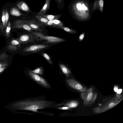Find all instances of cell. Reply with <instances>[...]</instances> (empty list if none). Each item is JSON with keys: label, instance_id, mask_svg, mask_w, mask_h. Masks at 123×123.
I'll return each mask as SVG.
<instances>
[{"label": "cell", "instance_id": "cell-19", "mask_svg": "<svg viewBox=\"0 0 123 123\" xmlns=\"http://www.w3.org/2000/svg\"><path fill=\"white\" fill-rule=\"evenodd\" d=\"M5 28L4 31L5 34L7 38H8L10 36L11 29V23L10 21H8Z\"/></svg>", "mask_w": 123, "mask_h": 123}, {"label": "cell", "instance_id": "cell-27", "mask_svg": "<svg viewBox=\"0 0 123 123\" xmlns=\"http://www.w3.org/2000/svg\"><path fill=\"white\" fill-rule=\"evenodd\" d=\"M76 7L78 9L80 10L83 9L84 10V8L85 10H86L87 9V7L85 6H81L80 4L77 3L76 4Z\"/></svg>", "mask_w": 123, "mask_h": 123}, {"label": "cell", "instance_id": "cell-9", "mask_svg": "<svg viewBox=\"0 0 123 123\" xmlns=\"http://www.w3.org/2000/svg\"><path fill=\"white\" fill-rule=\"evenodd\" d=\"M30 77L38 84L47 88H49L50 86L46 80L44 78L37 74L31 72L30 71L28 72Z\"/></svg>", "mask_w": 123, "mask_h": 123}, {"label": "cell", "instance_id": "cell-18", "mask_svg": "<svg viewBox=\"0 0 123 123\" xmlns=\"http://www.w3.org/2000/svg\"><path fill=\"white\" fill-rule=\"evenodd\" d=\"M35 17L39 22L43 24L48 22L49 21L45 18L39 15H35Z\"/></svg>", "mask_w": 123, "mask_h": 123}, {"label": "cell", "instance_id": "cell-4", "mask_svg": "<svg viewBox=\"0 0 123 123\" xmlns=\"http://www.w3.org/2000/svg\"><path fill=\"white\" fill-rule=\"evenodd\" d=\"M30 33L36 35L39 37L40 41L45 40L43 42L44 44H56L64 42L65 39L57 37L45 35L40 32H34L31 30L28 31Z\"/></svg>", "mask_w": 123, "mask_h": 123}, {"label": "cell", "instance_id": "cell-23", "mask_svg": "<svg viewBox=\"0 0 123 123\" xmlns=\"http://www.w3.org/2000/svg\"><path fill=\"white\" fill-rule=\"evenodd\" d=\"M42 55L49 64L51 65L53 64V62L50 57L47 54L43 52L42 53Z\"/></svg>", "mask_w": 123, "mask_h": 123}, {"label": "cell", "instance_id": "cell-15", "mask_svg": "<svg viewBox=\"0 0 123 123\" xmlns=\"http://www.w3.org/2000/svg\"><path fill=\"white\" fill-rule=\"evenodd\" d=\"M59 67L63 73L68 77L71 74V72L68 68L65 65L60 63L59 64Z\"/></svg>", "mask_w": 123, "mask_h": 123}, {"label": "cell", "instance_id": "cell-5", "mask_svg": "<svg viewBox=\"0 0 123 123\" xmlns=\"http://www.w3.org/2000/svg\"><path fill=\"white\" fill-rule=\"evenodd\" d=\"M16 40L20 43L24 44L30 42L35 43L36 42L40 41L38 36L31 33L22 34Z\"/></svg>", "mask_w": 123, "mask_h": 123}, {"label": "cell", "instance_id": "cell-26", "mask_svg": "<svg viewBox=\"0 0 123 123\" xmlns=\"http://www.w3.org/2000/svg\"><path fill=\"white\" fill-rule=\"evenodd\" d=\"M18 47L20 48L18 46L11 44L7 46V48L11 50L15 51L18 49Z\"/></svg>", "mask_w": 123, "mask_h": 123}, {"label": "cell", "instance_id": "cell-33", "mask_svg": "<svg viewBox=\"0 0 123 123\" xmlns=\"http://www.w3.org/2000/svg\"><path fill=\"white\" fill-rule=\"evenodd\" d=\"M99 5L100 7H102L103 6L104 1L103 0H100L99 2Z\"/></svg>", "mask_w": 123, "mask_h": 123}, {"label": "cell", "instance_id": "cell-1", "mask_svg": "<svg viewBox=\"0 0 123 123\" xmlns=\"http://www.w3.org/2000/svg\"><path fill=\"white\" fill-rule=\"evenodd\" d=\"M52 104L49 101L39 98L25 99L11 102L6 105V108L16 113L24 111L37 112L38 109L49 107Z\"/></svg>", "mask_w": 123, "mask_h": 123}, {"label": "cell", "instance_id": "cell-3", "mask_svg": "<svg viewBox=\"0 0 123 123\" xmlns=\"http://www.w3.org/2000/svg\"><path fill=\"white\" fill-rule=\"evenodd\" d=\"M97 95V93L91 87L85 91L81 92L80 96L83 101V104L88 105L93 104L96 100Z\"/></svg>", "mask_w": 123, "mask_h": 123}, {"label": "cell", "instance_id": "cell-25", "mask_svg": "<svg viewBox=\"0 0 123 123\" xmlns=\"http://www.w3.org/2000/svg\"><path fill=\"white\" fill-rule=\"evenodd\" d=\"M10 43L12 45L17 46L20 48V43L17 40L13 39L11 41Z\"/></svg>", "mask_w": 123, "mask_h": 123}, {"label": "cell", "instance_id": "cell-29", "mask_svg": "<svg viewBox=\"0 0 123 123\" xmlns=\"http://www.w3.org/2000/svg\"><path fill=\"white\" fill-rule=\"evenodd\" d=\"M85 33L84 32L82 33L79 37V41L80 42L85 37Z\"/></svg>", "mask_w": 123, "mask_h": 123}, {"label": "cell", "instance_id": "cell-34", "mask_svg": "<svg viewBox=\"0 0 123 123\" xmlns=\"http://www.w3.org/2000/svg\"><path fill=\"white\" fill-rule=\"evenodd\" d=\"M122 91V89H118L117 92V93L118 94H119L121 93Z\"/></svg>", "mask_w": 123, "mask_h": 123}, {"label": "cell", "instance_id": "cell-31", "mask_svg": "<svg viewBox=\"0 0 123 123\" xmlns=\"http://www.w3.org/2000/svg\"><path fill=\"white\" fill-rule=\"evenodd\" d=\"M57 108L60 110H68L70 108L68 107L65 106H64L62 107H57Z\"/></svg>", "mask_w": 123, "mask_h": 123}, {"label": "cell", "instance_id": "cell-28", "mask_svg": "<svg viewBox=\"0 0 123 123\" xmlns=\"http://www.w3.org/2000/svg\"><path fill=\"white\" fill-rule=\"evenodd\" d=\"M9 56L6 53H3L0 55V60L7 58Z\"/></svg>", "mask_w": 123, "mask_h": 123}, {"label": "cell", "instance_id": "cell-17", "mask_svg": "<svg viewBox=\"0 0 123 123\" xmlns=\"http://www.w3.org/2000/svg\"><path fill=\"white\" fill-rule=\"evenodd\" d=\"M10 13L11 15L16 16H20L22 15V13L18 9L14 7L11 10Z\"/></svg>", "mask_w": 123, "mask_h": 123}, {"label": "cell", "instance_id": "cell-36", "mask_svg": "<svg viewBox=\"0 0 123 123\" xmlns=\"http://www.w3.org/2000/svg\"><path fill=\"white\" fill-rule=\"evenodd\" d=\"M58 4H60L62 3L63 0H56Z\"/></svg>", "mask_w": 123, "mask_h": 123}, {"label": "cell", "instance_id": "cell-35", "mask_svg": "<svg viewBox=\"0 0 123 123\" xmlns=\"http://www.w3.org/2000/svg\"><path fill=\"white\" fill-rule=\"evenodd\" d=\"M118 86H117L115 85L114 88V91L115 92H117L118 89Z\"/></svg>", "mask_w": 123, "mask_h": 123}, {"label": "cell", "instance_id": "cell-12", "mask_svg": "<svg viewBox=\"0 0 123 123\" xmlns=\"http://www.w3.org/2000/svg\"><path fill=\"white\" fill-rule=\"evenodd\" d=\"M79 102L77 100H73L69 101L64 103H62L61 104L56 105L58 106H62L68 107L70 108H74L77 107L79 105Z\"/></svg>", "mask_w": 123, "mask_h": 123}, {"label": "cell", "instance_id": "cell-10", "mask_svg": "<svg viewBox=\"0 0 123 123\" xmlns=\"http://www.w3.org/2000/svg\"><path fill=\"white\" fill-rule=\"evenodd\" d=\"M12 28L22 29L28 31L33 30L26 23L25 20L19 19L15 21L13 24Z\"/></svg>", "mask_w": 123, "mask_h": 123}, {"label": "cell", "instance_id": "cell-2", "mask_svg": "<svg viewBox=\"0 0 123 123\" xmlns=\"http://www.w3.org/2000/svg\"><path fill=\"white\" fill-rule=\"evenodd\" d=\"M122 96L116 95V96L111 98L104 104H100L97 107L94 108L93 111L95 114H99L105 112L113 108L117 105L123 99Z\"/></svg>", "mask_w": 123, "mask_h": 123}, {"label": "cell", "instance_id": "cell-21", "mask_svg": "<svg viewBox=\"0 0 123 123\" xmlns=\"http://www.w3.org/2000/svg\"><path fill=\"white\" fill-rule=\"evenodd\" d=\"M60 28L62 29L67 32L71 34H75L78 32L76 31L64 26L61 27Z\"/></svg>", "mask_w": 123, "mask_h": 123}, {"label": "cell", "instance_id": "cell-30", "mask_svg": "<svg viewBox=\"0 0 123 123\" xmlns=\"http://www.w3.org/2000/svg\"><path fill=\"white\" fill-rule=\"evenodd\" d=\"M8 64L6 62H0V68L7 66Z\"/></svg>", "mask_w": 123, "mask_h": 123}, {"label": "cell", "instance_id": "cell-22", "mask_svg": "<svg viewBox=\"0 0 123 123\" xmlns=\"http://www.w3.org/2000/svg\"><path fill=\"white\" fill-rule=\"evenodd\" d=\"M30 71L33 73L40 75L42 74L43 72V69L42 67L37 68L34 70Z\"/></svg>", "mask_w": 123, "mask_h": 123}, {"label": "cell", "instance_id": "cell-13", "mask_svg": "<svg viewBox=\"0 0 123 123\" xmlns=\"http://www.w3.org/2000/svg\"><path fill=\"white\" fill-rule=\"evenodd\" d=\"M50 1V0H46L43 6L37 15L41 16L45 15L49 9Z\"/></svg>", "mask_w": 123, "mask_h": 123}, {"label": "cell", "instance_id": "cell-14", "mask_svg": "<svg viewBox=\"0 0 123 123\" xmlns=\"http://www.w3.org/2000/svg\"><path fill=\"white\" fill-rule=\"evenodd\" d=\"M17 7L20 9L27 12H31V9L27 4L25 2L20 1L17 4Z\"/></svg>", "mask_w": 123, "mask_h": 123}, {"label": "cell", "instance_id": "cell-32", "mask_svg": "<svg viewBox=\"0 0 123 123\" xmlns=\"http://www.w3.org/2000/svg\"><path fill=\"white\" fill-rule=\"evenodd\" d=\"M7 67V66H5L0 68V75L2 74L5 71Z\"/></svg>", "mask_w": 123, "mask_h": 123}, {"label": "cell", "instance_id": "cell-11", "mask_svg": "<svg viewBox=\"0 0 123 123\" xmlns=\"http://www.w3.org/2000/svg\"><path fill=\"white\" fill-rule=\"evenodd\" d=\"M43 25L60 28L61 27L64 26L63 23L61 21L56 19L49 20L48 22L44 24Z\"/></svg>", "mask_w": 123, "mask_h": 123}, {"label": "cell", "instance_id": "cell-8", "mask_svg": "<svg viewBox=\"0 0 123 123\" xmlns=\"http://www.w3.org/2000/svg\"><path fill=\"white\" fill-rule=\"evenodd\" d=\"M66 81L71 87L79 92H82L86 90V87L74 79H68L66 80Z\"/></svg>", "mask_w": 123, "mask_h": 123}, {"label": "cell", "instance_id": "cell-24", "mask_svg": "<svg viewBox=\"0 0 123 123\" xmlns=\"http://www.w3.org/2000/svg\"><path fill=\"white\" fill-rule=\"evenodd\" d=\"M5 29L6 28V26L9 19V14L8 13L7 11V9H6L5 11Z\"/></svg>", "mask_w": 123, "mask_h": 123}, {"label": "cell", "instance_id": "cell-16", "mask_svg": "<svg viewBox=\"0 0 123 123\" xmlns=\"http://www.w3.org/2000/svg\"><path fill=\"white\" fill-rule=\"evenodd\" d=\"M62 15V14L57 15L47 14L42 15L41 16L49 20H50L56 19H57L60 18Z\"/></svg>", "mask_w": 123, "mask_h": 123}, {"label": "cell", "instance_id": "cell-7", "mask_svg": "<svg viewBox=\"0 0 123 123\" xmlns=\"http://www.w3.org/2000/svg\"><path fill=\"white\" fill-rule=\"evenodd\" d=\"M27 24L33 30L39 32H42L43 30L42 28H43V24L39 22L35 19L32 18L31 19L25 20Z\"/></svg>", "mask_w": 123, "mask_h": 123}, {"label": "cell", "instance_id": "cell-6", "mask_svg": "<svg viewBox=\"0 0 123 123\" xmlns=\"http://www.w3.org/2000/svg\"><path fill=\"white\" fill-rule=\"evenodd\" d=\"M47 44H35L26 47L23 49V51L25 53H35L48 48Z\"/></svg>", "mask_w": 123, "mask_h": 123}, {"label": "cell", "instance_id": "cell-20", "mask_svg": "<svg viewBox=\"0 0 123 123\" xmlns=\"http://www.w3.org/2000/svg\"><path fill=\"white\" fill-rule=\"evenodd\" d=\"M1 20L2 21V24L0 26V28L1 31L2 32L5 29V11L3 10L2 12V16Z\"/></svg>", "mask_w": 123, "mask_h": 123}]
</instances>
